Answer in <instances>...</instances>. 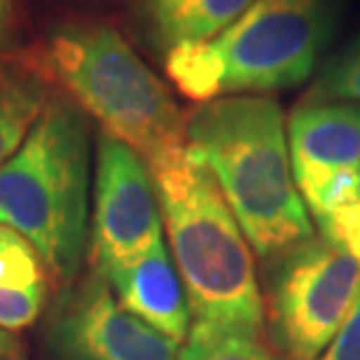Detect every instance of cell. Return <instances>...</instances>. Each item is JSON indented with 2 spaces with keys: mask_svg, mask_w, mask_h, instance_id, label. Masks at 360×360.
<instances>
[{
  "mask_svg": "<svg viewBox=\"0 0 360 360\" xmlns=\"http://www.w3.org/2000/svg\"><path fill=\"white\" fill-rule=\"evenodd\" d=\"M187 148L211 171L264 264L314 239V220L292 178L285 117L262 94L215 98L187 117Z\"/></svg>",
  "mask_w": 360,
  "mask_h": 360,
  "instance_id": "1",
  "label": "cell"
},
{
  "mask_svg": "<svg viewBox=\"0 0 360 360\" xmlns=\"http://www.w3.org/2000/svg\"><path fill=\"white\" fill-rule=\"evenodd\" d=\"M148 167L192 323L262 337L264 302L253 248L211 171L187 146Z\"/></svg>",
  "mask_w": 360,
  "mask_h": 360,
  "instance_id": "2",
  "label": "cell"
},
{
  "mask_svg": "<svg viewBox=\"0 0 360 360\" xmlns=\"http://www.w3.org/2000/svg\"><path fill=\"white\" fill-rule=\"evenodd\" d=\"M89 164V129L80 108L52 98L0 167V225L24 236L59 281L73 278L84 257Z\"/></svg>",
  "mask_w": 360,
  "mask_h": 360,
  "instance_id": "3",
  "label": "cell"
},
{
  "mask_svg": "<svg viewBox=\"0 0 360 360\" xmlns=\"http://www.w3.org/2000/svg\"><path fill=\"white\" fill-rule=\"evenodd\" d=\"M45 70L101 131L148 164L187 146V120L160 77L110 26L63 24L49 35Z\"/></svg>",
  "mask_w": 360,
  "mask_h": 360,
  "instance_id": "4",
  "label": "cell"
},
{
  "mask_svg": "<svg viewBox=\"0 0 360 360\" xmlns=\"http://www.w3.org/2000/svg\"><path fill=\"white\" fill-rule=\"evenodd\" d=\"M335 33V0H253L208 40L218 91L267 94L307 82Z\"/></svg>",
  "mask_w": 360,
  "mask_h": 360,
  "instance_id": "5",
  "label": "cell"
},
{
  "mask_svg": "<svg viewBox=\"0 0 360 360\" xmlns=\"http://www.w3.org/2000/svg\"><path fill=\"white\" fill-rule=\"evenodd\" d=\"M360 297V262L314 236L269 264L271 340L288 360H316Z\"/></svg>",
  "mask_w": 360,
  "mask_h": 360,
  "instance_id": "6",
  "label": "cell"
},
{
  "mask_svg": "<svg viewBox=\"0 0 360 360\" xmlns=\"http://www.w3.org/2000/svg\"><path fill=\"white\" fill-rule=\"evenodd\" d=\"M153 171L143 157L101 131L91 215V264L96 274L139 260L164 241Z\"/></svg>",
  "mask_w": 360,
  "mask_h": 360,
  "instance_id": "7",
  "label": "cell"
},
{
  "mask_svg": "<svg viewBox=\"0 0 360 360\" xmlns=\"http://www.w3.org/2000/svg\"><path fill=\"white\" fill-rule=\"evenodd\" d=\"M54 360H180V344L122 304L96 271L54 309Z\"/></svg>",
  "mask_w": 360,
  "mask_h": 360,
  "instance_id": "8",
  "label": "cell"
},
{
  "mask_svg": "<svg viewBox=\"0 0 360 360\" xmlns=\"http://www.w3.org/2000/svg\"><path fill=\"white\" fill-rule=\"evenodd\" d=\"M292 178L309 215L360 192V105L302 101L288 120Z\"/></svg>",
  "mask_w": 360,
  "mask_h": 360,
  "instance_id": "9",
  "label": "cell"
},
{
  "mask_svg": "<svg viewBox=\"0 0 360 360\" xmlns=\"http://www.w3.org/2000/svg\"><path fill=\"white\" fill-rule=\"evenodd\" d=\"M98 276L108 281V285L129 311L178 344L187 340L192 328L190 302L164 241L155 243L139 260Z\"/></svg>",
  "mask_w": 360,
  "mask_h": 360,
  "instance_id": "10",
  "label": "cell"
},
{
  "mask_svg": "<svg viewBox=\"0 0 360 360\" xmlns=\"http://www.w3.org/2000/svg\"><path fill=\"white\" fill-rule=\"evenodd\" d=\"M155 42L169 49L180 42L211 40L234 24L253 0H136Z\"/></svg>",
  "mask_w": 360,
  "mask_h": 360,
  "instance_id": "11",
  "label": "cell"
},
{
  "mask_svg": "<svg viewBox=\"0 0 360 360\" xmlns=\"http://www.w3.org/2000/svg\"><path fill=\"white\" fill-rule=\"evenodd\" d=\"M49 101L38 66L0 56V167L21 148Z\"/></svg>",
  "mask_w": 360,
  "mask_h": 360,
  "instance_id": "12",
  "label": "cell"
},
{
  "mask_svg": "<svg viewBox=\"0 0 360 360\" xmlns=\"http://www.w3.org/2000/svg\"><path fill=\"white\" fill-rule=\"evenodd\" d=\"M180 360H283L264 347L260 337H250L232 330L192 323Z\"/></svg>",
  "mask_w": 360,
  "mask_h": 360,
  "instance_id": "13",
  "label": "cell"
},
{
  "mask_svg": "<svg viewBox=\"0 0 360 360\" xmlns=\"http://www.w3.org/2000/svg\"><path fill=\"white\" fill-rule=\"evenodd\" d=\"M304 101H321V103L337 101V103L360 105V35L323 63Z\"/></svg>",
  "mask_w": 360,
  "mask_h": 360,
  "instance_id": "14",
  "label": "cell"
},
{
  "mask_svg": "<svg viewBox=\"0 0 360 360\" xmlns=\"http://www.w3.org/2000/svg\"><path fill=\"white\" fill-rule=\"evenodd\" d=\"M45 283L38 250L12 227L0 225V285L28 288Z\"/></svg>",
  "mask_w": 360,
  "mask_h": 360,
  "instance_id": "15",
  "label": "cell"
},
{
  "mask_svg": "<svg viewBox=\"0 0 360 360\" xmlns=\"http://www.w3.org/2000/svg\"><path fill=\"white\" fill-rule=\"evenodd\" d=\"M47 285H28V288H3L0 285V328L21 330L28 328L38 319L45 307Z\"/></svg>",
  "mask_w": 360,
  "mask_h": 360,
  "instance_id": "16",
  "label": "cell"
},
{
  "mask_svg": "<svg viewBox=\"0 0 360 360\" xmlns=\"http://www.w3.org/2000/svg\"><path fill=\"white\" fill-rule=\"evenodd\" d=\"M316 360H360V297L349 321Z\"/></svg>",
  "mask_w": 360,
  "mask_h": 360,
  "instance_id": "17",
  "label": "cell"
},
{
  "mask_svg": "<svg viewBox=\"0 0 360 360\" xmlns=\"http://www.w3.org/2000/svg\"><path fill=\"white\" fill-rule=\"evenodd\" d=\"M12 19H14V7L12 0H0V47L5 45L12 31Z\"/></svg>",
  "mask_w": 360,
  "mask_h": 360,
  "instance_id": "18",
  "label": "cell"
},
{
  "mask_svg": "<svg viewBox=\"0 0 360 360\" xmlns=\"http://www.w3.org/2000/svg\"><path fill=\"white\" fill-rule=\"evenodd\" d=\"M12 351H14V340L0 330V358H3L5 354H12Z\"/></svg>",
  "mask_w": 360,
  "mask_h": 360,
  "instance_id": "19",
  "label": "cell"
},
{
  "mask_svg": "<svg viewBox=\"0 0 360 360\" xmlns=\"http://www.w3.org/2000/svg\"><path fill=\"white\" fill-rule=\"evenodd\" d=\"M358 187H360V171H358Z\"/></svg>",
  "mask_w": 360,
  "mask_h": 360,
  "instance_id": "20",
  "label": "cell"
},
{
  "mask_svg": "<svg viewBox=\"0 0 360 360\" xmlns=\"http://www.w3.org/2000/svg\"><path fill=\"white\" fill-rule=\"evenodd\" d=\"M7 360H19V358H7Z\"/></svg>",
  "mask_w": 360,
  "mask_h": 360,
  "instance_id": "21",
  "label": "cell"
}]
</instances>
